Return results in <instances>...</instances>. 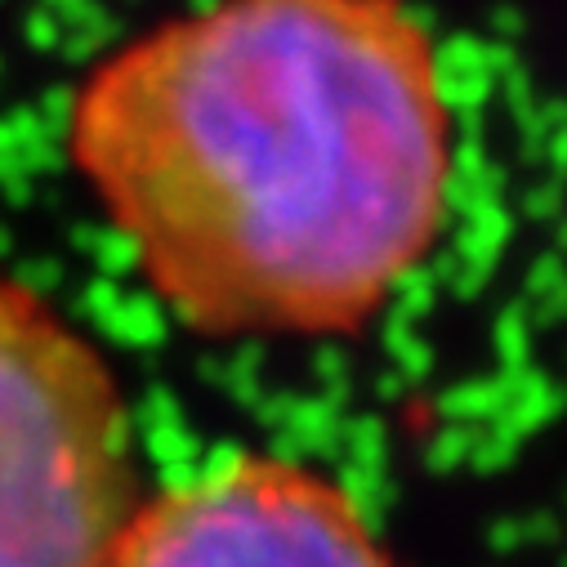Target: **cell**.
<instances>
[{"label": "cell", "mask_w": 567, "mask_h": 567, "mask_svg": "<svg viewBox=\"0 0 567 567\" xmlns=\"http://www.w3.org/2000/svg\"><path fill=\"white\" fill-rule=\"evenodd\" d=\"M63 153L148 296L202 340H349L430 259L456 179L406 0H202L103 50Z\"/></svg>", "instance_id": "cell-1"}, {"label": "cell", "mask_w": 567, "mask_h": 567, "mask_svg": "<svg viewBox=\"0 0 567 567\" xmlns=\"http://www.w3.org/2000/svg\"><path fill=\"white\" fill-rule=\"evenodd\" d=\"M134 505L112 362L45 296L0 277V567H99Z\"/></svg>", "instance_id": "cell-2"}, {"label": "cell", "mask_w": 567, "mask_h": 567, "mask_svg": "<svg viewBox=\"0 0 567 567\" xmlns=\"http://www.w3.org/2000/svg\"><path fill=\"white\" fill-rule=\"evenodd\" d=\"M99 567H393L362 505L331 474L228 452L144 496Z\"/></svg>", "instance_id": "cell-3"}]
</instances>
